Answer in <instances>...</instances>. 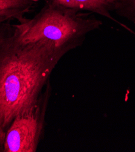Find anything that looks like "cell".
I'll return each instance as SVG.
<instances>
[{"mask_svg":"<svg viewBox=\"0 0 135 152\" xmlns=\"http://www.w3.org/2000/svg\"><path fill=\"white\" fill-rule=\"evenodd\" d=\"M62 58L46 45L21 41L13 24L0 40V152L12 122L38 99Z\"/></svg>","mask_w":135,"mask_h":152,"instance_id":"6da1fadb","label":"cell"},{"mask_svg":"<svg viewBox=\"0 0 135 152\" xmlns=\"http://www.w3.org/2000/svg\"><path fill=\"white\" fill-rule=\"evenodd\" d=\"M102 25L92 13L44 2L33 18L26 17L13 27L21 41L44 45L63 57L81 46L87 35Z\"/></svg>","mask_w":135,"mask_h":152,"instance_id":"7a4b0ae2","label":"cell"},{"mask_svg":"<svg viewBox=\"0 0 135 152\" xmlns=\"http://www.w3.org/2000/svg\"><path fill=\"white\" fill-rule=\"evenodd\" d=\"M52 93L50 81L38 99L13 119L5 136L3 152H36L42 140Z\"/></svg>","mask_w":135,"mask_h":152,"instance_id":"3957f363","label":"cell"},{"mask_svg":"<svg viewBox=\"0 0 135 152\" xmlns=\"http://www.w3.org/2000/svg\"><path fill=\"white\" fill-rule=\"evenodd\" d=\"M118 1L119 0H44V2H51L66 7L99 15L119 24L134 34L128 27L117 21L113 17L112 13H114Z\"/></svg>","mask_w":135,"mask_h":152,"instance_id":"277c9868","label":"cell"},{"mask_svg":"<svg viewBox=\"0 0 135 152\" xmlns=\"http://www.w3.org/2000/svg\"><path fill=\"white\" fill-rule=\"evenodd\" d=\"M41 1L44 0H0V24L22 20Z\"/></svg>","mask_w":135,"mask_h":152,"instance_id":"5b68a950","label":"cell"},{"mask_svg":"<svg viewBox=\"0 0 135 152\" xmlns=\"http://www.w3.org/2000/svg\"><path fill=\"white\" fill-rule=\"evenodd\" d=\"M114 13L130 21L135 28V0H119Z\"/></svg>","mask_w":135,"mask_h":152,"instance_id":"8992f818","label":"cell"},{"mask_svg":"<svg viewBox=\"0 0 135 152\" xmlns=\"http://www.w3.org/2000/svg\"><path fill=\"white\" fill-rule=\"evenodd\" d=\"M12 24L10 23L0 24V40L9 31Z\"/></svg>","mask_w":135,"mask_h":152,"instance_id":"52a82bcc","label":"cell"}]
</instances>
